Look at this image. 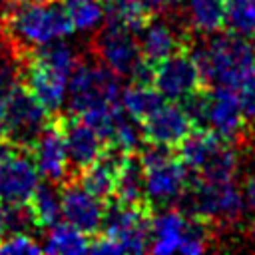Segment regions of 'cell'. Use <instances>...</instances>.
I'll return each mask as SVG.
<instances>
[{"instance_id":"23","label":"cell","mask_w":255,"mask_h":255,"mask_svg":"<svg viewBox=\"0 0 255 255\" xmlns=\"http://www.w3.org/2000/svg\"><path fill=\"white\" fill-rule=\"evenodd\" d=\"M42 251L46 253H66V255H76V253H86L90 251V235L80 231L78 227L70 223H56L48 229L46 243L42 245Z\"/></svg>"},{"instance_id":"19","label":"cell","mask_w":255,"mask_h":255,"mask_svg":"<svg viewBox=\"0 0 255 255\" xmlns=\"http://www.w3.org/2000/svg\"><path fill=\"white\" fill-rule=\"evenodd\" d=\"M163 102H165L163 96L153 88V84L131 82L128 88L120 92V104L124 112L137 124H141L147 116H151Z\"/></svg>"},{"instance_id":"11","label":"cell","mask_w":255,"mask_h":255,"mask_svg":"<svg viewBox=\"0 0 255 255\" xmlns=\"http://www.w3.org/2000/svg\"><path fill=\"white\" fill-rule=\"evenodd\" d=\"M40 183V173L26 147L2 143L0 147V201L26 205Z\"/></svg>"},{"instance_id":"31","label":"cell","mask_w":255,"mask_h":255,"mask_svg":"<svg viewBox=\"0 0 255 255\" xmlns=\"http://www.w3.org/2000/svg\"><path fill=\"white\" fill-rule=\"evenodd\" d=\"M143 6H145V10L153 16V14H161V12H167L177 0H139Z\"/></svg>"},{"instance_id":"34","label":"cell","mask_w":255,"mask_h":255,"mask_svg":"<svg viewBox=\"0 0 255 255\" xmlns=\"http://www.w3.org/2000/svg\"><path fill=\"white\" fill-rule=\"evenodd\" d=\"M14 2H44V0H14Z\"/></svg>"},{"instance_id":"13","label":"cell","mask_w":255,"mask_h":255,"mask_svg":"<svg viewBox=\"0 0 255 255\" xmlns=\"http://www.w3.org/2000/svg\"><path fill=\"white\" fill-rule=\"evenodd\" d=\"M56 116L64 133L66 153L70 163V179H72V177H78L80 171H84L102 155V151L106 149V143L84 118L72 112L56 114Z\"/></svg>"},{"instance_id":"27","label":"cell","mask_w":255,"mask_h":255,"mask_svg":"<svg viewBox=\"0 0 255 255\" xmlns=\"http://www.w3.org/2000/svg\"><path fill=\"white\" fill-rule=\"evenodd\" d=\"M32 225L34 221L28 205H10L0 201V241L12 233H26V229Z\"/></svg>"},{"instance_id":"33","label":"cell","mask_w":255,"mask_h":255,"mask_svg":"<svg viewBox=\"0 0 255 255\" xmlns=\"http://www.w3.org/2000/svg\"><path fill=\"white\" fill-rule=\"evenodd\" d=\"M251 239L255 241V223H253V227H251Z\"/></svg>"},{"instance_id":"16","label":"cell","mask_w":255,"mask_h":255,"mask_svg":"<svg viewBox=\"0 0 255 255\" xmlns=\"http://www.w3.org/2000/svg\"><path fill=\"white\" fill-rule=\"evenodd\" d=\"M60 201H62V219L66 223L78 227L90 237L100 233L106 213V201L90 193L76 177L62 183Z\"/></svg>"},{"instance_id":"21","label":"cell","mask_w":255,"mask_h":255,"mask_svg":"<svg viewBox=\"0 0 255 255\" xmlns=\"http://www.w3.org/2000/svg\"><path fill=\"white\" fill-rule=\"evenodd\" d=\"M112 199L122 201V203H143V201H147L145 183H143V169H141L137 151L128 155V159L124 161V165L118 173L116 191H114Z\"/></svg>"},{"instance_id":"20","label":"cell","mask_w":255,"mask_h":255,"mask_svg":"<svg viewBox=\"0 0 255 255\" xmlns=\"http://www.w3.org/2000/svg\"><path fill=\"white\" fill-rule=\"evenodd\" d=\"M28 209L32 215V221L40 229H50L56 225L62 217V201H60V191H56L54 183H38L34 189L32 197L28 199Z\"/></svg>"},{"instance_id":"12","label":"cell","mask_w":255,"mask_h":255,"mask_svg":"<svg viewBox=\"0 0 255 255\" xmlns=\"http://www.w3.org/2000/svg\"><path fill=\"white\" fill-rule=\"evenodd\" d=\"M94 54L100 64L110 68L118 78L131 76L133 68L141 60L137 36L126 28L106 22L94 38Z\"/></svg>"},{"instance_id":"28","label":"cell","mask_w":255,"mask_h":255,"mask_svg":"<svg viewBox=\"0 0 255 255\" xmlns=\"http://www.w3.org/2000/svg\"><path fill=\"white\" fill-rule=\"evenodd\" d=\"M235 92H237V100H239L245 122L253 126L255 124V66H251L243 74V78L235 86Z\"/></svg>"},{"instance_id":"24","label":"cell","mask_w":255,"mask_h":255,"mask_svg":"<svg viewBox=\"0 0 255 255\" xmlns=\"http://www.w3.org/2000/svg\"><path fill=\"white\" fill-rule=\"evenodd\" d=\"M106 22L137 34L151 18L139 0H104Z\"/></svg>"},{"instance_id":"3","label":"cell","mask_w":255,"mask_h":255,"mask_svg":"<svg viewBox=\"0 0 255 255\" xmlns=\"http://www.w3.org/2000/svg\"><path fill=\"white\" fill-rule=\"evenodd\" d=\"M207 88H235L243 74L255 66V42L233 32H215L201 48H189Z\"/></svg>"},{"instance_id":"26","label":"cell","mask_w":255,"mask_h":255,"mask_svg":"<svg viewBox=\"0 0 255 255\" xmlns=\"http://www.w3.org/2000/svg\"><path fill=\"white\" fill-rule=\"evenodd\" d=\"M74 30H94L106 20L104 0H62Z\"/></svg>"},{"instance_id":"4","label":"cell","mask_w":255,"mask_h":255,"mask_svg":"<svg viewBox=\"0 0 255 255\" xmlns=\"http://www.w3.org/2000/svg\"><path fill=\"white\" fill-rule=\"evenodd\" d=\"M137 149L143 169L145 195L151 205H169L187 191L189 169L177 155L175 147L147 143Z\"/></svg>"},{"instance_id":"25","label":"cell","mask_w":255,"mask_h":255,"mask_svg":"<svg viewBox=\"0 0 255 255\" xmlns=\"http://www.w3.org/2000/svg\"><path fill=\"white\" fill-rule=\"evenodd\" d=\"M223 28L255 42V0H223Z\"/></svg>"},{"instance_id":"14","label":"cell","mask_w":255,"mask_h":255,"mask_svg":"<svg viewBox=\"0 0 255 255\" xmlns=\"http://www.w3.org/2000/svg\"><path fill=\"white\" fill-rule=\"evenodd\" d=\"M40 177L50 183H64L70 179V163L66 153L64 133L58 122V116H52L48 126L38 133V137L28 147Z\"/></svg>"},{"instance_id":"2","label":"cell","mask_w":255,"mask_h":255,"mask_svg":"<svg viewBox=\"0 0 255 255\" xmlns=\"http://www.w3.org/2000/svg\"><path fill=\"white\" fill-rule=\"evenodd\" d=\"M153 205L108 201L104 223L98 235L90 241L92 253H141L149 249V231Z\"/></svg>"},{"instance_id":"35","label":"cell","mask_w":255,"mask_h":255,"mask_svg":"<svg viewBox=\"0 0 255 255\" xmlns=\"http://www.w3.org/2000/svg\"><path fill=\"white\" fill-rule=\"evenodd\" d=\"M2 143H4V141H0V147H2Z\"/></svg>"},{"instance_id":"5","label":"cell","mask_w":255,"mask_h":255,"mask_svg":"<svg viewBox=\"0 0 255 255\" xmlns=\"http://www.w3.org/2000/svg\"><path fill=\"white\" fill-rule=\"evenodd\" d=\"M183 108L193 118L195 126L215 131L233 145L245 137L247 122L243 118L235 88L211 86L183 102Z\"/></svg>"},{"instance_id":"9","label":"cell","mask_w":255,"mask_h":255,"mask_svg":"<svg viewBox=\"0 0 255 255\" xmlns=\"http://www.w3.org/2000/svg\"><path fill=\"white\" fill-rule=\"evenodd\" d=\"M189 207L205 223H235L243 215V193L231 181H209L193 177L189 185Z\"/></svg>"},{"instance_id":"7","label":"cell","mask_w":255,"mask_h":255,"mask_svg":"<svg viewBox=\"0 0 255 255\" xmlns=\"http://www.w3.org/2000/svg\"><path fill=\"white\" fill-rule=\"evenodd\" d=\"M207 223L199 217H187L179 209L153 213L149 231L151 253H201L207 249Z\"/></svg>"},{"instance_id":"1","label":"cell","mask_w":255,"mask_h":255,"mask_svg":"<svg viewBox=\"0 0 255 255\" xmlns=\"http://www.w3.org/2000/svg\"><path fill=\"white\" fill-rule=\"evenodd\" d=\"M0 28L20 62L40 46L62 40L72 34L74 24L64 2H18L10 6L0 22Z\"/></svg>"},{"instance_id":"18","label":"cell","mask_w":255,"mask_h":255,"mask_svg":"<svg viewBox=\"0 0 255 255\" xmlns=\"http://www.w3.org/2000/svg\"><path fill=\"white\" fill-rule=\"evenodd\" d=\"M135 36H137L141 58L149 64H157L163 58H167L187 46L179 32H175L167 22L153 20V16Z\"/></svg>"},{"instance_id":"10","label":"cell","mask_w":255,"mask_h":255,"mask_svg":"<svg viewBox=\"0 0 255 255\" xmlns=\"http://www.w3.org/2000/svg\"><path fill=\"white\" fill-rule=\"evenodd\" d=\"M151 84L163 96V100L179 102V104H183L185 100L207 88L199 72V66L193 54L189 52V46L153 64Z\"/></svg>"},{"instance_id":"32","label":"cell","mask_w":255,"mask_h":255,"mask_svg":"<svg viewBox=\"0 0 255 255\" xmlns=\"http://www.w3.org/2000/svg\"><path fill=\"white\" fill-rule=\"evenodd\" d=\"M10 6H12V0H0V22L6 16V12L10 10Z\"/></svg>"},{"instance_id":"22","label":"cell","mask_w":255,"mask_h":255,"mask_svg":"<svg viewBox=\"0 0 255 255\" xmlns=\"http://www.w3.org/2000/svg\"><path fill=\"white\" fill-rule=\"evenodd\" d=\"M185 18L193 32L211 36L223 30V0H185Z\"/></svg>"},{"instance_id":"6","label":"cell","mask_w":255,"mask_h":255,"mask_svg":"<svg viewBox=\"0 0 255 255\" xmlns=\"http://www.w3.org/2000/svg\"><path fill=\"white\" fill-rule=\"evenodd\" d=\"M50 120L52 114H48L44 106L20 82L4 98H0L2 139L10 145L28 149Z\"/></svg>"},{"instance_id":"15","label":"cell","mask_w":255,"mask_h":255,"mask_svg":"<svg viewBox=\"0 0 255 255\" xmlns=\"http://www.w3.org/2000/svg\"><path fill=\"white\" fill-rule=\"evenodd\" d=\"M20 84L28 88V92L44 106V110L52 116L60 114L66 90H68V76L56 72L54 68L40 62L34 54H28L20 60Z\"/></svg>"},{"instance_id":"30","label":"cell","mask_w":255,"mask_h":255,"mask_svg":"<svg viewBox=\"0 0 255 255\" xmlns=\"http://www.w3.org/2000/svg\"><path fill=\"white\" fill-rule=\"evenodd\" d=\"M243 201H245V207H249L253 213H255V173L249 175L243 183Z\"/></svg>"},{"instance_id":"17","label":"cell","mask_w":255,"mask_h":255,"mask_svg":"<svg viewBox=\"0 0 255 255\" xmlns=\"http://www.w3.org/2000/svg\"><path fill=\"white\" fill-rule=\"evenodd\" d=\"M139 128L143 141L165 147H177L195 128V122L183 108V104L165 100L151 116H147L139 124Z\"/></svg>"},{"instance_id":"8","label":"cell","mask_w":255,"mask_h":255,"mask_svg":"<svg viewBox=\"0 0 255 255\" xmlns=\"http://www.w3.org/2000/svg\"><path fill=\"white\" fill-rule=\"evenodd\" d=\"M68 92H70V112L78 116L120 102L118 76L100 62L98 64L78 62L68 80Z\"/></svg>"},{"instance_id":"29","label":"cell","mask_w":255,"mask_h":255,"mask_svg":"<svg viewBox=\"0 0 255 255\" xmlns=\"http://www.w3.org/2000/svg\"><path fill=\"white\" fill-rule=\"evenodd\" d=\"M42 245H38L28 233H12L0 241V253H40Z\"/></svg>"}]
</instances>
